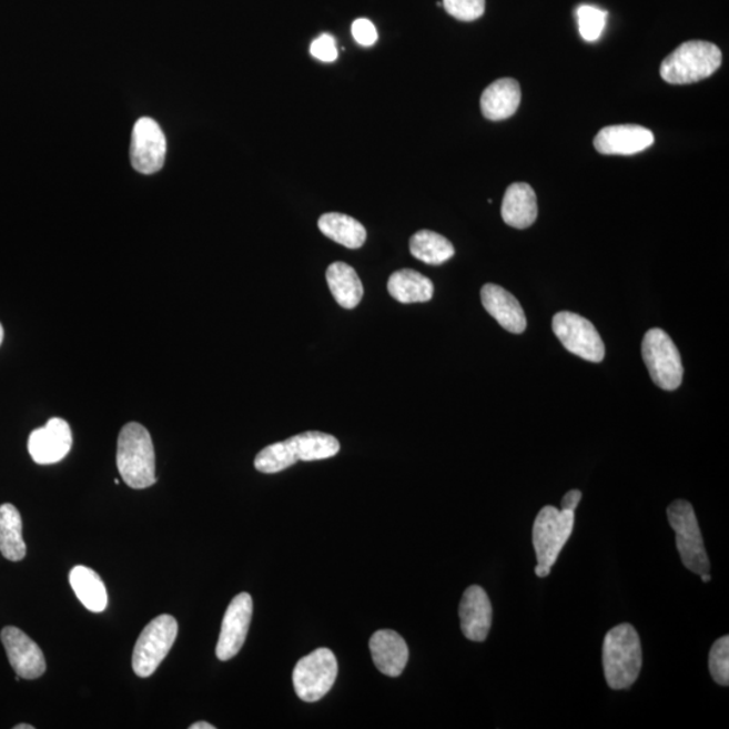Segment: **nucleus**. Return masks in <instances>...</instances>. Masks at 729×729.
I'll return each instance as SVG.
<instances>
[{
	"instance_id": "nucleus-5",
	"label": "nucleus",
	"mask_w": 729,
	"mask_h": 729,
	"mask_svg": "<svg viewBox=\"0 0 729 729\" xmlns=\"http://www.w3.org/2000/svg\"><path fill=\"white\" fill-rule=\"evenodd\" d=\"M668 519L676 533V544L682 564L695 575L709 573L710 564L701 529L691 504L676 500L668 508Z\"/></svg>"
},
{
	"instance_id": "nucleus-11",
	"label": "nucleus",
	"mask_w": 729,
	"mask_h": 729,
	"mask_svg": "<svg viewBox=\"0 0 729 729\" xmlns=\"http://www.w3.org/2000/svg\"><path fill=\"white\" fill-rule=\"evenodd\" d=\"M132 164L135 171L143 174L159 172L164 165L166 155L165 135L160 124L152 118H141L134 124L132 139Z\"/></svg>"
},
{
	"instance_id": "nucleus-20",
	"label": "nucleus",
	"mask_w": 729,
	"mask_h": 729,
	"mask_svg": "<svg viewBox=\"0 0 729 729\" xmlns=\"http://www.w3.org/2000/svg\"><path fill=\"white\" fill-rule=\"evenodd\" d=\"M520 101V85L515 79L496 80L483 92V115L495 122L508 120L519 109Z\"/></svg>"
},
{
	"instance_id": "nucleus-10",
	"label": "nucleus",
	"mask_w": 729,
	"mask_h": 729,
	"mask_svg": "<svg viewBox=\"0 0 729 729\" xmlns=\"http://www.w3.org/2000/svg\"><path fill=\"white\" fill-rule=\"evenodd\" d=\"M553 330L567 352L589 363H601L606 357V346L600 334L584 316L564 311L554 316Z\"/></svg>"
},
{
	"instance_id": "nucleus-34",
	"label": "nucleus",
	"mask_w": 729,
	"mask_h": 729,
	"mask_svg": "<svg viewBox=\"0 0 729 729\" xmlns=\"http://www.w3.org/2000/svg\"><path fill=\"white\" fill-rule=\"evenodd\" d=\"M190 728L191 729H215V727L213 725H209V722H205V721L195 722V725H192Z\"/></svg>"
},
{
	"instance_id": "nucleus-28",
	"label": "nucleus",
	"mask_w": 729,
	"mask_h": 729,
	"mask_svg": "<svg viewBox=\"0 0 729 729\" xmlns=\"http://www.w3.org/2000/svg\"><path fill=\"white\" fill-rule=\"evenodd\" d=\"M709 671L713 681L728 687L729 685V637H722L715 641L709 652Z\"/></svg>"
},
{
	"instance_id": "nucleus-6",
	"label": "nucleus",
	"mask_w": 729,
	"mask_h": 729,
	"mask_svg": "<svg viewBox=\"0 0 729 729\" xmlns=\"http://www.w3.org/2000/svg\"><path fill=\"white\" fill-rule=\"evenodd\" d=\"M641 355L652 382L659 388L676 391L681 386L684 378L681 354L664 330H648L641 344Z\"/></svg>"
},
{
	"instance_id": "nucleus-13",
	"label": "nucleus",
	"mask_w": 729,
	"mask_h": 729,
	"mask_svg": "<svg viewBox=\"0 0 729 729\" xmlns=\"http://www.w3.org/2000/svg\"><path fill=\"white\" fill-rule=\"evenodd\" d=\"M72 444L70 425L60 417H53L45 426L30 434L28 448L36 464L53 465L68 456Z\"/></svg>"
},
{
	"instance_id": "nucleus-35",
	"label": "nucleus",
	"mask_w": 729,
	"mask_h": 729,
	"mask_svg": "<svg viewBox=\"0 0 729 729\" xmlns=\"http://www.w3.org/2000/svg\"><path fill=\"white\" fill-rule=\"evenodd\" d=\"M702 583H709L710 579H712V576L709 575V573H703V575H700Z\"/></svg>"
},
{
	"instance_id": "nucleus-17",
	"label": "nucleus",
	"mask_w": 729,
	"mask_h": 729,
	"mask_svg": "<svg viewBox=\"0 0 729 729\" xmlns=\"http://www.w3.org/2000/svg\"><path fill=\"white\" fill-rule=\"evenodd\" d=\"M482 302L486 313L494 316L503 328L522 334L527 327L525 311L517 298L496 284H486L482 290Z\"/></svg>"
},
{
	"instance_id": "nucleus-9",
	"label": "nucleus",
	"mask_w": 729,
	"mask_h": 729,
	"mask_svg": "<svg viewBox=\"0 0 729 729\" xmlns=\"http://www.w3.org/2000/svg\"><path fill=\"white\" fill-rule=\"evenodd\" d=\"M336 676L338 662L334 652L323 647L298 660L292 679L298 699L316 702L332 690Z\"/></svg>"
},
{
	"instance_id": "nucleus-1",
	"label": "nucleus",
	"mask_w": 729,
	"mask_h": 729,
	"mask_svg": "<svg viewBox=\"0 0 729 729\" xmlns=\"http://www.w3.org/2000/svg\"><path fill=\"white\" fill-rule=\"evenodd\" d=\"M340 448V442L335 436L307 432L265 447L255 457L254 466L265 475H274L288 469L298 460L310 463V460L332 458L338 454Z\"/></svg>"
},
{
	"instance_id": "nucleus-24",
	"label": "nucleus",
	"mask_w": 729,
	"mask_h": 729,
	"mask_svg": "<svg viewBox=\"0 0 729 729\" xmlns=\"http://www.w3.org/2000/svg\"><path fill=\"white\" fill-rule=\"evenodd\" d=\"M0 553L11 563H20L27 556L22 535V517L12 504L0 506Z\"/></svg>"
},
{
	"instance_id": "nucleus-26",
	"label": "nucleus",
	"mask_w": 729,
	"mask_h": 729,
	"mask_svg": "<svg viewBox=\"0 0 729 729\" xmlns=\"http://www.w3.org/2000/svg\"><path fill=\"white\" fill-rule=\"evenodd\" d=\"M409 251L415 259L428 265H441L456 253L453 243L435 232L421 230L409 241Z\"/></svg>"
},
{
	"instance_id": "nucleus-14",
	"label": "nucleus",
	"mask_w": 729,
	"mask_h": 729,
	"mask_svg": "<svg viewBox=\"0 0 729 729\" xmlns=\"http://www.w3.org/2000/svg\"><path fill=\"white\" fill-rule=\"evenodd\" d=\"M0 639L4 646L12 669L24 679L40 678L47 670L45 657L39 645L31 640L22 629L4 627Z\"/></svg>"
},
{
	"instance_id": "nucleus-3",
	"label": "nucleus",
	"mask_w": 729,
	"mask_h": 729,
	"mask_svg": "<svg viewBox=\"0 0 729 729\" xmlns=\"http://www.w3.org/2000/svg\"><path fill=\"white\" fill-rule=\"evenodd\" d=\"M603 665L610 689L632 687L641 669V646L637 629L627 622L610 629L604 639Z\"/></svg>"
},
{
	"instance_id": "nucleus-29",
	"label": "nucleus",
	"mask_w": 729,
	"mask_h": 729,
	"mask_svg": "<svg viewBox=\"0 0 729 729\" xmlns=\"http://www.w3.org/2000/svg\"><path fill=\"white\" fill-rule=\"evenodd\" d=\"M442 4L447 14L463 22L476 21L485 12V0H444Z\"/></svg>"
},
{
	"instance_id": "nucleus-21",
	"label": "nucleus",
	"mask_w": 729,
	"mask_h": 729,
	"mask_svg": "<svg viewBox=\"0 0 729 729\" xmlns=\"http://www.w3.org/2000/svg\"><path fill=\"white\" fill-rule=\"evenodd\" d=\"M326 279L330 292L341 307H357L364 296V286L354 267L345 263H334L327 267Z\"/></svg>"
},
{
	"instance_id": "nucleus-30",
	"label": "nucleus",
	"mask_w": 729,
	"mask_h": 729,
	"mask_svg": "<svg viewBox=\"0 0 729 729\" xmlns=\"http://www.w3.org/2000/svg\"><path fill=\"white\" fill-rule=\"evenodd\" d=\"M310 53L314 55L316 60L323 62H333L338 58V49H336V43L333 36L322 34L311 43Z\"/></svg>"
},
{
	"instance_id": "nucleus-27",
	"label": "nucleus",
	"mask_w": 729,
	"mask_h": 729,
	"mask_svg": "<svg viewBox=\"0 0 729 729\" xmlns=\"http://www.w3.org/2000/svg\"><path fill=\"white\" fill-rule=\"evenodd\" d=\"M577 21L583 39L595 42L600 39L606 29L607 11L596 8V6L583 4L577 9Z\"/></svg>"
},
{
	"instance_id": "nucleus-2",
	"label": "nucleus",
	"mask_w": 729,
	"mask_h": 729,
	"mask_svg": "<svg viewBox=\"0 0 729 729\" xmlns=\"http://www.w3.org/2000/svg\"><path fill=\"white\" fill-rule=\"evenodd\" d=\"M117 465L130 488L145 489L158 482L152 436L140 423H128L121 429Z\"/></svg>"
},
{
	"instance_id": "nucleus-4",
	"label": "nucleus",
	"mask_w": 729,
	"mask_h": 729,
	"mask_svg": "<svg viewBox=\"0 0 729 729\" xmlns=\"http://www.w3.org/2000/svg\"><path fill=\"white\" fill-rule=\"evenodd\" d=\"M722 54L707 41H688L679 45L660 65V77L669 84H691L719 70Z\"/></svg>"
},
{
	"instance_id": "nucleus-18",
	"label": "nucleus",
	"mask_w": 729,
	"mask_h": 729,
	"mask_svg": "<svg viewBox=\"0 0 729 729\" xmlns=\"http://www.w3.org/2000/svg\"><path fill=\"white\" fill-rule=\"evenodd\" d=\"M373 662L388 677H398L407 666L409 651L405 640L392 629H379L369 641Z\"/></svg>"
},
{
	"instance_id": "nucleus-25",
	"label": "nucleus",
	"mask_w": 729,
	"mask_h": 729,
	"mask_svg": "<svg viewBox=\"0 0 729 729\" xmlns=\"http://www.w3.org/2000/svg\"><path fill=\"white\" fill-rule=\"evenodd\" d=\"M321 232L347 249H360L366 241V230L353 216L340 213L323 214L317 221Z\"/></svg>"
},
{
	"instance_id": "nucleus-22",
	"label": "nucleus",
	"mask_w": 729,
	"mask_h": 729,
	"mask_svg": "<svg viewBox=\"0 0 729 729\" xmlns=\"http://www.w3.org/2000/svg\"><path fill=\"white\" fill-rule=\"evenodd\" d=\"M388 292L398 303H426L434 296V284L419 272L402 270L389 277Z\"/></svg>"
},
{
	"instance_id": "nucleus-12",
	"label": "nucleus",
	"mask_w": 729,
	"mask_h": 729,
	"mask_svg": "<svg viewBox=\"0 0 729 729\" xmlns=\"http://www.w3.org/2000/svg\"><path fill=\"white\" fill-rule=\"evenodd\" d=\"M252 616V596L240 594L234 597L222 621L220 640L216 645L217 659H233L241 651L247 637L249 627H251Z\"/></svg>"
},
{
	"instance_id": "nucleus-16",
	"label": "nucleus",
	"mask_w": 729,
	"mask_h": 729,
	"mask_svg": "<svg viewBox=\"0 0 729 729\" xmlns=\"http://www.w3.org/2000/svg\"><path fill=\"white\" fill-rule=\"evenodd\" d=\"M459 619L465 638L473 641H484L488 638L494 609L488 595L478 585L465 590L459 604Z\"/></svg>"
},
{
	"instance_id": "nucleus-33",
	"label": "nucleus",
	"mask_w": 729,
	"mask_h": 729,
	"mask_svg": "<svg viewBox=\"0 0 729 729\" xmlns=\"http://www.w3.org/2000/svg\"><path fill=\"white\" fill-rule=\"evenodd\" d=\"M550 571H551V567H547L544 565H537V567H535V575H537L540 578L547 577L548 575H550Z\"/></svg>"
},
{
	"instance_id": "nucleus-7",
	"label": "nucleus",
	"mask_w": 729,
	"mask_h": 729,
	"mask_svg": "<svg viewBox=\"0 0 729 729\" xmlns=\"http://www.w3.org/2000/svg\"><path fill=\"white\" fill-rule=\"evenodd\" d=\"M179 625L171 615H161L143 628L133 652V670L148 678L159 669L178 638Z\"/></svg>"
},
{
	"instance_id": "nucleus-8",
	"label": "nucleus",
	"mask_w": 729,
	"mask_h": 729,
	"mask_svg": "<svg viewBox=\"0 0 729 729\" xmlns=\"http://www.w3.org/2000/svg\"><path fill=\"white\" fill-rule=\"evenodd\" d=\"M575 528V513L546 506L535 519L533 545L537 553L538 565L553 567L559 553L569 540Z\"/></svg>"
},
{
	"instance_id": "nucleus-19",
	"label": "nucleus",
	"mask_w": 729,
	"mask_h": 729,
	"mask_svg": "<svg viewBox=\"0 0 729 729\" xmlns=\"http://www.w3.org/2000/svg\"><path fill=\"white\" fill-rule=\"evenodd\" d=\"M503 221L510 227L527 229L538 217L537 195L531 185L515 183L509 185L502 204Z\"/></svg>"
},
{
	"instance_id": "nucleus-15",
	"label": "nucleus",
	"mask_w": 729,
	"mask_h": 729,
	"mask_svg": "<svg viewBox=\"0 0 729 729\" xmlns=\"http://www.w3.org/2000/svg\"><path fill=\"white\" fill-rule=\"evenodd\" d=\"M596 151L608 155H632L654 143V134L639 124H615L604 128L594 141Z\"/></svg>"
},
{
	"instance_id": "nucleus-32",
	"label": "nucleus",
	"mask_w": 729,
	"mask_h": 729,
	"mask_svg": "<svg viewBox=\"0 0 729 729\" xmlns=\"http://www.w3.org/2000/svg\"><path fill=\"white\" fill-rule=\"evenodd\" d=\"M581 498L583 494L577 489L567 492L563 498V503H560V506H563V509L573 510V513H575L579 502H581Z\"/></svg>"
},
{
	"instance_id": "nucleus-23",
	"label": "nucleus",
	"mask_w": 729,
	"mask_h": 729,
	"mask_svg": "<svg viewBox=\"0 0 729 729\" xmlns=\"http://www.w3.org/2000/svg\"><path fill=\"white\" fill-rule=\"evenodd\" d=\"M70 583L79 601L91 612L101 614L108 608V590L97 571L90 567L74 566L70 573Z\"/></svg>"
},
{
	"instance_id": "nucleus-31",
	"label": "nucleus",
	"mask_w": 729,
	"mask_h": 729,
	"mask_svg": "<svg viewBox=\"0 0 729 729\" xmlns=\"http://www.w3.org/2000/svg\"><path fill=\"white\" fill-rule=\"evenodd\" d=\"M352 33L355 42L361 47H373L378 40V33L375 24L366 18L353 22Z\"/></svg>"
},
{
	"instance_id": "nucleus-36",
	"label": "nucleus",
	"mask_w": 729,
	"mask_h": 729,
	"mask_svg": "<svg viewBox=\"0 0 729 729\" xmlns=\"http://www.w3.org/2000/svg\"><path fill=\"white\" fill-rule=\"evenodd\" d=\"M14 728H16V729H33L34 727H33V726H29V725H18V726H16Z\"/></svg>"
},
{
	"instance_id": "nucleus-37",
	"label": "nucleus",
	"mask_w": 729,
	"mask_h": 729,
	"mask_svg": "<svg viewBox=\"0 0 729 729\" xmlns=\"http://www.w3.org/2000/svg\"><path fill=\"white\" fill-rule=\"evenodd\" d=\"M3 338H4V330L2 324H0V345H2Z\"/></svg>"
}]
</instances>
